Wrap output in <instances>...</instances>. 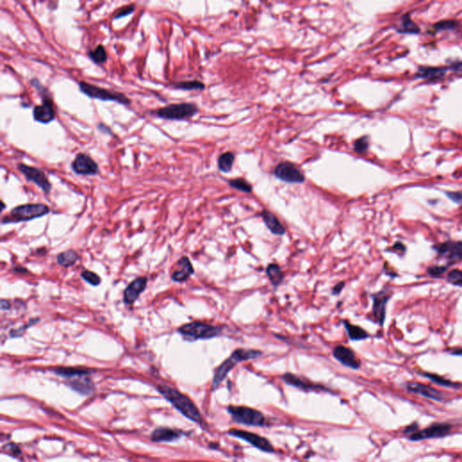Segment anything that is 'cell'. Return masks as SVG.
Here are the masks:
<instances>
[{
    "mask_svg": "<svg viewBox=\"0 0 462 462\" xmlns=\"http://www.w3.org/2000/svg\"><path fill=\"white\" fill-rule=\"evenodd\" d=\"M158 391L189 420L199 424L203 423V418L199 409L188 396L167 385H159Z\"/></svg>",
    "mask_w": 462,
    "mask_h": 462,
    "instance_id": "cell-1",
    "label": "cell"
},
{
    "mask_svg": "<svg viewBox=\"0 0 462 462\" xmlns=\"http://www.w3.org/2000/svg\"><path fill=\"white\" fill-rule=\"evenodd\" d=\"M263 353L260 350L256 349H247V348H238L234 351L229 357L222 362L220 366H218L214 372L213 379H212V391L220 386V384L224 381L229 372L233 369L241 362L247 361L255 359L260 357Z\"/></svg>",
    "mask_w": 462,
    "mask_h": 462,
    "instance_id": "cell-2",
    "label": "cell"
},
{
    "mask_svg": "<svg viewBox=\"0 0 462 462\" xmlns=\"http://www.w3.org/2000/svg\"><path fill=\"white\" fill-rule=\"evenodd\" d=\"M223 329L221 326L208 324L202 321H192L181 326L178 329V332L186 340L195 341L199 339H210L219 337Z\"/></svg>",
    "mask_w": 462,
    "mask_h": 462,
    "instance_id": "cell-3",
    "label": "cell"
},
{
    "mask_svg": "<svg viewBox=\"0 0 462 462\" xmlns=\"http://www.w3.org/2000/svg\"><path fill=\"white\" fill-rule=\"evenodd\" d=\"M50 212L49 207L44 203H28L15 207L10 215L2 219V223H17L21 221H28L46 216Z\"/></svg>",
    "mask_w": 462,
    "mask_h": 462,
    "instance_id": "cell-4",
    "label": "cell"
},
{
    "mask_svg": "<svg viewBox=\"0 0 462 462\" xmlns=\"http://www.w3.org/2000/svg\"><path fill=\"white\" fill-rule=\"evenodd\" d=\"M199 111V108L193 103H174L152 110L151 114L159 119L166 120H185L192 118Z\"/></svg>",
    "mask_w": 462,
    "mask_h": 462,
    "instance_id": "cell-5",
    "label": "cell"
},
{
    "mask_svg": "<svg viewBox=\"0 0 462 462\" xmlns=\"http://www.w3.org/2000/svg\"><path fill=\"white\" fill-rule=\"evenodd\" d=\"M79 88L83 94L92 99L103 101H114L125 106L131 104V100L121 92H113L110 90L98 87L86 82H80Z\"/></svg>",
    "mask_w": 462,
    "mask_h": 462,
    "instance_id": "cell-6",
    "label": "cell"
},
{
    "mask_svg": "<svg viewBox=\"0 0 462 462\" xmlns=\"http://www.w3.org/2000/svg\"><path fill=\"white\" fill-rule=\"evenodd\" d=\"M233 421L239 424L261 427L266 424V417L256 409L247 406L229 405L227 408Z\"/></svg>",
    "mask_w": 462,
    "mask_h": 462,
    "instance_id": "cell-7",
    "label": "cell"
},
{
    "mask_svg": "<svg viewBox=\"0 0 462 462\" xmlns=\"http://www.w3.org/2000/svg\"><path fill=\"white\" fill-rule=\"evenodd\" d=\"M453 426L448 422H434L425 429L419 430L415 433L408 436L412 441H419L422 439H438L450 434Z\"/></svg>",
    "mask_w": 462,
    "mask_h": 462,
    "instance_id": "cell-8",
    "label": "cell"
},
{
    "mask_svg": "<svg viewBox=\"0 0 462 462\" xmlns=\"http://www.w3.org/2000/svg\"><path fill=\"white\" fill-rule=\"evenodd\" d=\"M228 434L238 439H244L248 443L251 444L255 448H258L259 450H262L264 452H275V448L268 439L254 432L238 429H231L228 431Z\"/></svg>",
    "mask_w": 462,
    "mask_h": 462,
    "instance_id": "cell-9",
    "label": "cell"
},
{
    "mask_svg": "<svg viewBox=\"0 0 462 462\" xmlns=\"http://www.w3.org/2000/svg\"><path fill=\"white\" fill-rule=\"evenodd\" d=\"M274 175L285 183H302L305 181V176L302 171L290 162H282L276 165L274 170Z\"/></svg>",
    "mask_w": 462,
    "mask_h": 462,
    "instance_id": "cell-10",
    "label": "cell"
},
{
    "mask_svg": "<svg viewBox=\"0 0 462 462\" xmlns=\"http://www.w3.org/2000/svg\"><path fill=\"white\" fill-rule=\"evenodd\" d=\"M18 169L21 174H23L24 176L28 179V181L37 184V186L40 188L43 192H46V194L50 192L52 184L46 174L42 170L30 165H25L22 163L18 165Z\"/></svg>",
    "mask_w": 462,
    "mask_h": 462,
    "instance_id": "cell-11",
    "label": "cell"
},
{
    "mask_svg": "<svg viewBox=\"0 0 462 462\" xmlns=\"http://www.w3.org/2000/svg\"><path fill=\"white\" fill-rule=\"evenodd\" d=\"M432 248L438 256L448 261V264H454L462 260V241H446L434 245Z\"/></svg>",
    "mask_w": 462,
    "mask_h": 462,
    "instance_id": "cell-12",
    "label": "cell"
},
{
    "mask_svg": "<svg viewBox=\"0 0 462 462\" xmlns=\"http://www.w3.org/2000/svg\"><path fill=\"white\" fill-rule=\"evenodd\" d=\"M391 297V293L387 290H381L378 293L372 294L373 307H372V316L380 326L384 325L385 315H386V306Z\"/></svg>",
    "mask_w": 462,
    "mask_h": 462,
    "instance_id": "cell-13",
    "label": "cell"
},
{
    "mask_svg": "<svg viewBox=\"0 0 462 462\" xmlns=\"http://www.w3.org/2000/svg\"><path fill=\"white\" fill-rule=\"evenodd\" d=\"M72 169L79 175H96L100 167L91 156L85 153H79L72 163Z\"/></svg>",
    "mask_w": 462,
    "mask_h": 462,
    "instance_id": "cell-14",
    "label": "cell"
},
{
    "mask_svg": "<svg viewBox=\"0 0 462 462\" xmlns=\"http://www.w3.org/2000/svg\"><path fill=\"white\" fill-rule=\"evenodd\" d=\"M34 119L42 124H49L56 118L55 103L52 97L42 99V104L37 105L33 110Z\"/></svg>",
    "mask_w": 462,
    "mask_h": 462,
    "instance_id": "cell-15",
    "label": "cell"
},
{
    "mask_svg": "<svg viewBox=\"0 0 462 462\" xmlns=\"http://www.w3.org/2000/svg\"><path fill=\"white\" fill-rule=\"evenodd\" d=\"M333 357L343 366L352 369H358L361 365L360 360L352 349L345 346H337L333 349Z\"/></svg>",
    "mask_w": 462,
    "mask_h": 462,
    "instance_id": "cell-16",
    "label": "cell"
},
{
    "mask_svg": "<svg viewBox=\"0 0 462 462\" xmlns=\"http://www.w3.org/2000/svg\"><path fill=\"white\" fill-rule=\"evenodd\" d=\"M282 379L284 380V383H286L289 385H292V386L296 387V388L302 389L304 391H316V390L326 391V392L329 391L323 385L314 384L313 382H311L309 379H306V378H304L302 376L294 375L292 373L284 374L282 376Z\"/></svg>",
    "mask_w": 462,
    "mask_h": 462,
    "instance_id": "cell-17",
    "label": "cell"
},
{
    "mask_svg": "<svg viewBox=\"0 0 462 462\" xmlns=\"http://www.w3.org/2000/svg\"><path fill=\"white\" fill-rule=\"evenodd\" d=\"M405 388L407 389L411 393H416L425 398L430 399L437 402H443L445 400L443 393H440L438 390L430 387V385L416 383V382H409L405 384Z\"/></svg>",
    "mask_w": 462,
    "mask_h": 462,
    "instance_id": "cell-18",
    "label": "cell"
},
{
    "mask_svg": "<svg viewBox=\"0 0 462 462\" xmlns=\"http://www.w3.org/2000/svg\"><path fill=\"white\" fill-rule=\"evenodd\" d=\"M194 274V268L192 263L187 256L181 257L176 265L174 266V270L172 273L171 278L176 283H183L187 281L191 275Z\"/></svg>",
    "mask_w": 462,
    "mask_h": 462,
    "instance_id": "cell-19",
    "label": "cell"
},
{
    "mask_svg": "<svg viewBox=\"0 0 462 462\" xmlns=\"http://www.w3.org/2000/svg\"><path fill=\"white\" fill-rule=\"evenodd\" d=\"M147 284V279L146 277H138L134 280L132 283L128 284L124 292V302L128 305L133 304L146 289Z\"/></svg>",
    "mask_w": 462,
    "mask_h": 462,
    "instance_id": "cell-20",
    "label": "cell"
},
{
    "mask_svg": "<svg viewBox=\"0 0 462 462\" xmlns=\"http://www.w3.org/2000/svg\"><path fill=\"white\" fill-rule=\"evenodd\" d=\"M68 384L76 392L84 394V395L93 393L95 389L92 380L87 377V375H81V376H77L74 378H71Z\"/></svg>",
    "mask_w": 462,
    "mask_h": 462,
    "instance_id": "cell-21",
    "label": "cell"
},
{
    "mask_svg": "<svg viewBox=\"0 0 462 462\" xmlns=\"http://www.w3.org/2000/svg\"><path fill=\"white\" fill-rule=\"evenodd\" d=\"M260 215L267 227V229H269L272 233L274 235H278V236L284 235L286 230L274 213L264 210L261 212Z\"/></svg>",
    "mask_w": 462,
    "mask_h": 462,
    "instance_id": "cell-22",
    "label": "cell"
},
{
    "mask_svg": "<svg viewBox=\"0 0 462 462\" xmlns=\"http://www.w3.org/2000/svg\"><path fill=\"white\" fill-rule=\"evenodd\" d=\"M182 432L169 428H157L152 433L151 439L155 442H171L180 439Z\"/></svg>",
    "mask_w": 462,
    "mask_h": 462,
    "instance_id": "cell-23",
    "label": "cell"
},
{
    "mask_svg": "<svg viewBox=\"0 0 462 462\" xmlns=\"http://www.w3.org/2000/svg\"><path fill=\"white\" fill-rule=\"evenodd\" d=\"M446 72L447 68L442 67H420L416 76L418 78L424 79L427 81H437L443 78Z\"/></svg>",
    "mask_w": 462,
    "mask_h": 462,
    "instance_id": "cell-24",
    "label": "cell"
},
{
    "mask_svg": "<svg viewBox=\"0 0 462 462\" xmlns=\"http://www.w3.org/2000/svg\"><path fill=\"white\" fill-rule=\"evenodd\" d=\"M345 329L347 330V333L348 335V338L357 341V340H363V339H368L370 337L369 333L366 331L365 329H362L361 327L357 326V325L351 324L350 322H348L347 320L342 321Z\"/></svg>",
    "mask_w": 462,
    "mask_h": 462,
    "instance_id": "cell-25",
    "label": "cell"
},
{
    "mask_svg": "<svg viewBox=\"0 0 462 462\" xmlns=\"http://www.w3.org/2000/svg\"><path fill=\"white\" fill-rule=\"evenodd\" d=\"M418 374H420V375L424 376L426 378L430 379L434 384H439V385H441L444 387H448V388H460V387H462L461 384L446 379L442 376L436 375V374H431V373H428V372H418Z\"/></svg>",
    "mask_w": 462,
    "mask_h": 462,
    "instance_id": "cell-26",
    "label": "cell"
},
{
    "mask_svg": "<svg viewBox=\"0 0 462 462\" xmlns=\"http://www.w3.org/2000/svg\"><path fill=\"white\" fill-rule=\"evenodd\" d=\"M55 374L67 377V378H74L81 375H89L92 374V371L84 368H76V367H57L54 369Z\"/></svg>",
    "mask_w": 462,
    "mask_h": 462,
    "instance_id": "cell-27",
    "label": "cell"
},
{
    "mask_svg": "<svg viewBox=\"0 0 462 462\" xmlns=\"http://www.w3.org/2000/svg\"><path fill=\"white\" fill-rule=\"evenodd\" d=\"M266 275L270 280L271 284H273L275 287L279 286L280 284H282V282L284 281V272L276 264L268 265L266 268Z\"/></svg>",
    "mask_w": 462,
    "mask_h": 462,
    "instance_id": "cell-28",
    "label": "cell"
},
{
    "mask_svg": "<svg viewBox=\"0 0 462 462\" xmlns=\"http://www.w3.org/2000/svg\"><path fill=\"white\" fill-rule=\"evenodd\" d=\"M88 56L94 64H99V65L105 64L108 61V53L106 51L105 46L103 45H99L94 49L89 51Z\"/></svg>",
    "mask_w": 462,
    "mask_h": 462,
    "instance_id": "cell-29",
    "label": "cell"
},
{
    "mask_svg": "<svg viewBox=\"0 0 462 462\" xmlns=\"http://www.w3.org/2000/svg\"><path fill=\"white\" fill-rule=\"evenodd\" d=\"M78 254L73 249H70L67 251L61 253L57 256V258H56L57 263L59 264L60 266H64V267H70V266H74V264L76 263V261L78 260Z\"/></svg>",
    "mask_w": 462,
    "mask_h": 462,
    "instance_id": "cell-30",
    "label": "cell"
},
{
    "mask_svg": "<svg viewBox=\"0 0 462 462\" xmlns=\"http://www.w3.org/2000/svg\"><path fill=\"white\" fill-rule=\"evenodd\" d=\"M172 88L183 91H194V90H204L205 85L200 81H185V82H178L171 84Z\"/></svg>",
    "mask_w": 462,
    "mask_h": 462,
    "instance_id": "cell-31",
    "label": "cell"
},
{
    "mask_svg": "<svg viewBox=\"0 0 462 462\" xmlns=\"http://www.w3.org/2000/svg\"><path fill=\"white\" fill-rule=\"evenodd\" d=\"M234 161H235V156L232 153H224L220 155L218 160V166L219 169L223 172V173H229L232 169Z\"/></svg>",
    "mask_w": 462,
    "mask_h": 462,
    "instance_id": "cell-32",
    "label": "cell"
},
{
    "mask_svg": "<svg viewBox=\"0 0 462 462\" xmlns=\"http://www.w3.org/2000/svg\"><path fill=\"white\" fill-rule=\"evenodd\" d=\"M398 31L403 34H418L420 32V28L412 21L409 15H405L402 18L401 27L399 28Z\"/></svg>",
    "mask_w": 462,
    "mask_h": 462,
    "instance_id": "cell-33",
    "label": "cell"
},
{
    "mask_svg": "<svg viewBox=\"0 0 462 462\" xmlns=\"http://www.w3.org/2000/svg\"><path fill=\"white\" fill-rule=\"evenodd\" d=\"M229 184L234 189L238 190L240 192H247V193H250V192H252V190H253L251 184L247 183V181L244 180V179L238 178L230 180L229 182Z\"/></svg>",
    "mask_w": 462,
    "mask_h": 462,
    "instance_id": "cell-34",
    "label": "cell"
},
{
    "mask_svg": "<svg viewBox=\"0 0 462 462\" xmlns=\"http://www.w3.org/2000/svg\"><path fill=\"white\" fill-rule=\"evenodd\" d=\"M457 21L454 20H446V21H440L439 23L435 24L432 28V30L434 32L438 31H443V30H452L457 27Z\"/></svg>",
    "mask_w": 462,
    "mask_h": 462,
    "instance_id": "cell-35",
    "label": "cell"
},
{
    "mask_svg": "<svg viewBox=\"0 0 462 462\" xmlns=\"http://www.w3.org/2000/svg\"><path fill=\"white\" fill-rule=\"evenodd\" d=\"M82 277L85 280L87 283L92 284L93 286H98L101 283V277L97 275L96 273L92 272L90 270L83 271L82 273Z\"/></svg>",
    "mask_w": 462,
    "mask_h": 462,
    "instance_id": "cell-36",
    "label": "cell"
},
{
    "mask_svg": "<svg viewBox=\"0 0 462 462\" xmlns=\"http://www.w3.org/2000/svg\"><path fill=\"white\" fill-rule=\"evenodd\" d=\"M135 10H136V5L135 4H129V5L121 7V8H119V10L115 11L114 19H122L125 17H128V15L134 13Z\"/></svg>",
    "mask_w": 462,
    "mask_h": 462,
    "instance_id": "cell-37",
    "label": "cell"
},
{
    "mask_svg": "<svg viewBox=\"0 0 462 462\" xmlns=\"http://www.w3.org/2000/svg\"><path fill=\"white\" fill-rule=\"evenodd\" d=\"M447 281L455 286H462V271L458 269L450 271L448 274Z\"/></svg>",
    "mask_w": 462,
    "mask_h": 462,
    "instance_id": "cell-38",
    "label": "cell"
},
{
    "mask_svg": "<svg viewBox=\"0 0 462 462\" xmlns=\"http://www.w3.org/2000/svg\"><path fill=\"white\" fill-rule=\"evenodd\" d=\"M448 270L447 266H430L427 268V274L432 278H439Z\"/></svg>",
    "mask_w": 462,
    "mask_h": 462,
    "instance_id": "cell-39",
    "label": "cell"
},
{
    "mask_svg": "<svg viewBox=\"0 0 462 462\" xmlns=\"http://www.w3.org/2000/svg\"><path fill=\"white\" fill-rule=\"evenodd\" d=\"M369 146L368 143V138L367 137H362L361 138L357 139V141L354 144V149L357 153H364L367 150Z\"/></svg>",
    "mask_w": 462,
    "mask_h": 462,
    "instance_id": "cell-40",
    "label": "cell"
},
{
    "mask_svg": "<svg viewBox=\"0 0 462 462\" xmlns=\"http://www.w3.org/2000/svg\"><path fill=\"white\" fill-rule=\"evenodd\" d=\"M37 320H39V319H34V320H30V322L27 325H25L24 327H21V328H19V329L11 330V331H10V336H11L12 338H14V337H21V336L23 335L24 332H25L29 327H31L32 325L37 323Z\"/></svg>",
    "mask_w": 462,
    "mask_h": 462,
    "instance_id": "cell-41",
    "label": "cell"
},
{
    "mask_svg": "<svg viewBox=\"0 0 462 462\" xmlns=\"http://www.w3.org/2000/svg\"><path fill=\"white\" fill-rule=\"evenodd\" d=\"M446 194L452 202L458 204L462 203V192H447Z\"/></svg>",
    "mask_w": 462,
    "mask_h": 462,
    "instance_id": "cell-42",
    "label": "cell"
},
{
    "mask_svg": "<svg viewBox=\"0 0 462 462\" xmlns=\"http://www.w3.org/2000/svg\"><path fill=\"white\" fill-rule=\"evenodd\" d=\"M418 430H419V425H418V423H417V422H412V424L406 426V427L404 428L403 433L408 435V436H410V435L415 433Z\"/></svg>",
    "mask_w": 462,
    "mask_h": 462,
    "instance_id": "cell-43",
    "label": "cell"
},
{
    "mask_svg": "<svg viewBox=\"0 0 462 462\" xmlns=\"http://www.w3.org/2000/svg\"><path fill=\"white\" fill-rule=\"evenodd\" d=\"M344 286H345V283H344V282H340L339 284H336L334 286V288L332 290V294H333V295L339 294V293H341V291H342V289L344 288Z\"/></svg>",
    "mask_w": 462,
    "mask_h": 462,
    "instance_id": "cell-44",
    "label": "cell"
},
{
    "mask_svg": "<svg viewBox=\"0 0 462 462\" xmlns=\"http://www.w3.org/2000/svg\"><path fill=\"white\" fill-rule=\"evenodd\" d=\"M449 69L452 70L453 72H455L457 74H462V62H458V63L452 64L449 67Z\"/></svg>",
    "mask_w": 462,
    "mask_h": 462,
    "instance_id": "cell-45",
    "label": "cell"
},
{
    "mask_svg": "<svg viewBox=\"0 0 462 462\" xmlns=\"http://www.w3.org/2000/svg\"><path fill=\"white\" fill-rule=\"evenodd\" d=\"M392 249L396 252H402V253H404L405 252V246L403 245V243L401 242H396L394 245H393Z\"/></svg>",
    "mask_w": 462,
    "mask_h": 462,
    "instance_id": "cell-46",
    "label": "cell"
},
{
    "mask_svg": "<svg viewBox=\"0 0 462 462\" xmlns=\"http://www.w3.org/2000/svg\"><path fill=\"white\" fill-rule=\"evenodd\" d=\"M7 448V449H9L10 451H12V452L14 453L15 455L20 453V450H19V448H18V446L15 445V444H9V445L5 446V448Z\"/></svg>",
    "mask_w": 462,
    "mask_h": 462,
    "instance_id": "cell-47",
    "label": "cell"
},
{
    "mask_svg": "<svg viewBox=\"0 0 462 462\" xmlns=\"http://www.w3.org/2000/svg\"><path fill=\"white\" fill-rule=\"evenodd\" d=\"M11 308V303L9 301L7 300H1V310L3 311H7V310H10Z\"/></svg>",
    "mask_w": 462,
    "mask_h": 462,
    "instance_id": "cell-48",
    "label": "cell"
},
{
    "mask_svg": "<svg viewBox=\"0 0 462 462\" xmlns=\"http://www.w3.org/2000/svg\"><path fill=\"white\" fill-rule=\"evenodd\" d=\"M449 352L451 355H455V356H462V348H454Z\"/></svg>",
    "mask_w": 462,
    "mask_h": 462,
    "instance_id": "cell-49",
    "label": "cell"
},
{
    "mask_svg": "<svg viewBox=\"0 0 462 462\" xmlns=\"http://www.w3.org/2000/svg\"><path fill=\"white\" fill-rule=\"evenodd\" d=\"M15 272H19V273H28V269L25 268L23 266H17L14 268Z\"/></svg>",
    "mask_w": 462,
    "mask_h": 462,
    "instance_id": "cell-50",
    "label": "cell"
}]
</instances>
